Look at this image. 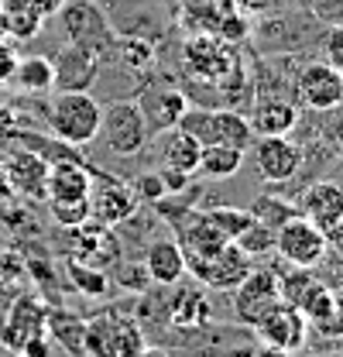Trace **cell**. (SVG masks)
<instances>
[{
  "label": "cell",
  "mask_w": 343,
  "mask_h": 357,
  "mask_svg": "<svg viewBox=\"0 0 343 357\" xmlns=\"http://www.w3.org/2000/svg\"><path fill=\"white\" fill-rule=\"evenodd\" d=\"M48 128L62 144L86 148L100 134V103L86 89H59L48 103Z\"/></svg>",
  "instance_id": "6da1fadb"
},
{
  "label": "cell",
  "mask_w": 343,
  "mask_h": 357,
  "mask_svg": "<svg viewBox=\"0 0 343 357\" xmlns=\"http://www.w3.org/2000/svg\"><path fill=\"white\" fill-rule=\"evenodd\" d=\"M175 128L189 131L199 144H230V148H241V151L251 148V124H247V117L237 114V110H227V107L223 110H203V107L189 110L185 107V114L178 117Z\"/></svg>",
  "instance_id": "7a4b0ae2"
},
{
  "label": "cell",
  "mask_w": 343,
  "mask_h": 357,
  "mask_svg": "<svg viewBox=\"0 0 343 357\" xmlns=\"http://www.w3.org/2000/svg\"><path fill=\"white\" fill-rule=\"evenodd\" d=\"M103 144L114 151V155H137L144 144H148V121L141 114V103L134 100H117V103H107L100 107V134Z\"/></svg>",
  "instance_id": "3957f363"
},
{
  "label": "cell",
  "mask_w": 343,
  "mask_h": 357,
  "mask_svg": "<svg viewBox=\"0 0 343 357\" xmlns=\"http://www.w3.org/2000/svg\"><path fill=\"white\" fill-rule=\"evenodd\" d=\"M330 241L326 234L309 220V217H289L285 223L275 227V251L289 261V265H299V268H312L316 261H323Z\"/></svg>",
  "instance_id": "277c9868"
},
{
  "label": "cell",
  "mask_w": 343,
  "mask_h": 357,
  "mask_svg": "<svg viewBox=\"0 0 343 357\" xmlns=\"http://www.w3.org/2000/svg\"><path fill=\"white\" fill-rule=\"evenodd\" d=\"M59 14L66 21V31H69L73 45H79V48L100 55V59H103V52L114 48V31H110L107 17L100 14V7L93 0H76V3L66 0Z\"/></svg>",
  "instance_id": "5b68a950"
},
{
  "label": "cell",
  "mask_w": 343,
  "mask_h": 357,
  "mask_svg": "<svg viewBox=\"0 0 343 357\" xmlns=\"http://www.w3.org/2000/svg\"><path fill=\"white\" fill-rule=\"evenodd\" d=\"M282 303V292H278V275L268 271V268H251L237 285H234V316L244 323V326H254L257 319L271 306Z\"/></svg>",
  "instance_id": "8992f818"
},
{
  "label": "cell",
  "mask_w": 343,
  "mask_h": 357,
  "mask_svg": "<svg viewBox=\"0 0 343 357\" xmlns=\"http://www.w3.org/2000/svg\"><path fill=\"white\" fill-rule=\"evenodd\" d=\"M251 330L257 333L261 344L282 347V351H292L296 354L302 344H305V337H309V319L299 312V306H292V303L282 299L278 306H271V310L264 312Z\"/></svg>",
  "instance_id": "52a82bcc"
},
{
  "label": "cell",
  "mask_w": 343,
  "mask_h": 357,
  "mask_svg": "<svg viewBox=\"0 0 343 357\" xmlns=\"http://www.w3.org/2000/svg\"><path fill=\"white\" fill-rule=\"evenodd\" d=\"M296 93H299L302 107L316 114H330L343 100V73L333 69L330 62H309L296 79Z\"/></svg>",
  "instance_id": "ba28073f"
},
{
  "label": "cell",
  "mask_w": 343,
  "mask_h": 357,
  "mask_svg": "<svg viewBox=\"0 0 343 357\" xmlns=\"http://www.w3.org/2000/svg\"><path fill=\"white\" fill-rule=\"evenodd\" d=\"M100 185H93L89 189V199H86V206H89V217L96 223H103V227H117V223H124L137 210V192L124 185V182H110L107 176H96Z\"/></svg>",
  "instance_id": "9c48e42d"
},
{
  "label": "cell",
  "mask_w": 343,
  "mask_h": 357,
  "mask_svg": "<svg viewBox=\"0 0 343 357\" xmlns=\"http://www.w3.org/2000/svg\"><path fill=\"white\" fill-rule=\"evenodd\" d=\"M185 268L196 271L199 282H206L210 289H234L247 271H251V255L234 241L227 244L223 251H216L213 258H203V261H189Z\"/></svg>",
  "instance_id": "30bf717a"
},
{
  "label": "cell",
  "mask_w": 343,
  "mask_h": 357,
  "mask_svg": "<svg viewBox=\"0 0 343 357\" xmlns=\"http://www.w3.org/2000/svg\"><path fill=\"white\" fill-rule=\"evenodd\" d=\"M45 326H48V310H45V303H38L35 296H21V299L10 303V310H7L3 330H0V340H3L7 351L17 354L24 340H31V337L45 333Z\"/></svg>",
  "instance_id": "8fae6325"
},
{
  "label": "cell",
  "mask_w": 343,
  "mask_h": 357,
  "mask_svg": "<svg viewBox=\"0 0 343 357\" xmlns=\"http://www.w3.org/2000/svg\"><path fill=\"white\" fill-rule=\"evenodd\" d=\"M254 165L261 178L268 182H289V178L299 172L302 165V151L299 144H292L285 134H271V137H261L254 148Z\"/></svg>",
  "instance_id": "7c38bea8"
},
{
  "label": "cell",
  "mask_w": 343,
  "mask_h": 357,
  "mask_svg": "<svg viewBox=\"0 0 343 357\" xmlns=\"http://www.w3.org/2000/svg\"><path fill=\"white\" fill-rule=\"evenodd\" d=\"M3 176L10 182V192H21L28 199H48V162L38 151H14L3 165Z\"/></svg>",
  "instance_id": "4fadbf2b"
},
{
  "label": "cell",
  "mask_w": 343,
  "mask_h": 357,
  "mask_svg": "<svg viewBox=\"0 0 343 357\" xmlns=\"http://www.w3.org/2000/svg\"><path fill=\"white\" fill-rule=\"evenodd\" d=\"M299 213L309 217L323 234L330 227L343 223V185H337V182H316V185H309L299 199Z\"/></svg>",
  "instance_id": "5bb4252c"
},
{
  "label": "cell",
  "mask_w": 343,
  "mask_h": 357,
  "mask_svg": "<svg viewBox=\"0 0 343 357\" xmlns=\"http://www.w3.org/2000/svg\"><path fill=\"white\" fill-rule=\"evenodd\" d=\"M93 189V172L83 162H55L48 165V196L52 203H86Z\"/></svg>",
  "instance_id": "9a60e30c"
},
{
  "label": "cell",
  "mask_w": 343,
  "mask_h": 357,
  "mask_svg": "<svg viewBox=\"0 0 343 357\" xmlns=\"http://www.w3.org/2000/svg\"><path fill=\"white\" fill-rule=\"evenodd\" d=\"M52 69H55V86L59 89H89V83L100 73V55L86 52L79 45H69L52 62Z\"/></svg>",
  "instance_id": "2e32d148"
},
{
  "label": "cell",
  "mask_w": 343,
  "mask_h": 357,
  "mask_svg": "<svg viewBox=\"0 0 343 357\" xmlns=\"http://www.w3.org/2000/svg\"><path fill=\"white\" fill-rule=\"evenodd\" d=\"M162 144H158V155H162V165L172 172H185V176H196L199 169V151L203 144L182 128H169V131H158Z\"/></svg>",
  "instance_id": "e0dca14e"
},
{
  "label": "cell",
  "mask_w": 343,
  "mask_h": 357,
  "mask_svg": "<svg viewBox=\"0 0 343 357\" xmlns=\"http://www.w3.org/2000/svg\"><path fill=\"white\" fill-rule=\"evenodd\" d=\"M45 21L48 17L35 7V0H0V35H7L10 42L35 38Z\"/></svg>",
  "instance_id": "ac0fdd59"
},
{
  "label": "cell",
  "mask_w": 343,
  "mask_h": 357,
  "mask_svg": "<svg viewBox=\"0 0 343 357\" xmlns=\"http://www.w3.org/2000/svg\"><path fill=\"white\" fill-rule=\"evenodd\" d=\"M247 124H251V134H257V137L289 134L296 124H299V110H296V103H289V100H275V96H268V100H257L254 103Z\"/></svg>",
  "instance_id": "d6986e66"
},
{
  "label": "cell",
  "mask_w": 343,
  "mask_h": 357,
  "mask_svg": "<svg viewBox=\"0 0 343 357\" xmlns=\"http://www.w3.org/2000/svg\"><path fill=\"white\" fill-rule=\"evenodd\" d=\"M144 275L158 285H175L185 275V255L178 241H155L144 251Z\"/></svg>",
  "instance_id": "ffe728a7"
},
{
  "label": "cell",
  "mask_w": 343,
  "mask_h": 357,
  "mask_svg": "<svg viewBox=\"0 0 343 357\" xmlns=\"http://www.w3.org/2000/svg\"><path fill=\"white\" fill-rule=\"evenodd\" d=\"M185 66L196 76H203V79H223L234 69V59L227 55L223 42H216V38H196V42L185 45Z\"/></svg>",
  "instance_id": "44dd1931"
},
{
  "label": "cell",
  "mask_w": 343,
  "mask_h": 357,
  "mask_svg": "<svg viewBox=\"0 0 343 357\" xmlns=\"http://www.w3.org/2000/svg\"><path fill=\"white\" fill-rule=\"evenodd\" d=\"M189 100L178 93V89H158V93H148L141 100V114L148 121V131H169L178 124V117L185 114Z\"/></svg>",
  "instance_id": "7402d4cb"
},
{
  "label": "cell",
  "mask_w": 343,
  "mask_h": 357,
  "mask_svg": "<svg viewBox=\"0 0 343 357\" xmlns=\"http://www.w3.org/2000/svg\"><path fill=\"white\" fill-rule=\"evenodd\" d=\"M10 83L21 86L24 93H48V89H55L52 59H45V55H24V59H17Z\"/></svg>",
  "instance_id": "603a6c76"
},
{
  "label": "cell",
  "mask_w": 343,
  "mask_h": 357,
  "mask_svg": "<svg viewBox=\"0 0 343 357\" xmlns=\"http://www.w3.org/2000/svg\"><path fill=\"white\" fill-rule=\"evenodd\" d=\"M244 165V151L241 148H230V144H203L199 151V169L206 178H230L241 172Z\"/></svg>",
  "instance_id": "cb8c5ba5"
},
{
  "label": "cell",
  "mask_w": 343,
  "mask_h": 357,
  "mask_svg": "<svg viewBox=\"0 0 343 357\" xmlns=\"http://www.w3.org/2000/svg\"><path fill=\"white\" fill-rule=\"evenodd\" d=\"M83 354L86 357H117L114 333H110V316H93L83 323Z\"/></svg>",
  "instance_id": "d4e9b609"
},
{
  "label": "cell",
  "mask_w": 343,
  "mask_h": 357,
  "mask_svg": "<svg viewBox=\"0 0 343 357\" xmlns=\"http://www.w3.org/2000/svg\"><path fill=\"white\" fill-rule=\"evenodd\" d=\"M203 220L213 223L227 241H237V237L254 223V213H251V210H237V206H220V210H206Z\"/></svg>",
  "instance_id": "484cf974"
},
{
  "label": "cell",
  "mask_w": 343,
  "mask_h": 357,
  "mask_svg": "<svg viewBox=\"0 0 343 357\" xmlns=\"http://www.w3.org/2000/svg\"><path fill=\"white\" fill-rule=\"evenodd\" d=\"M110 316V333H114V347H117V357H137L141 347H144V337H141V326L130 319V316Z\"/></svg>",
  "instance_id": "4316f807"
},
{
  "label": "cell",
  "mask_w": 343,
  "mask_h": 357,
  "mask_svg": "<svg viewBox=\"0 0 343 357\" xmlns=\"http://www.w3.org/2000/svg\"><path fill=\"white\" fill-rule=\"evenodd\" d=\"M319 278L309 271V268H299V265H292V271H285L282 278H278V292H282V299L285 303H292V306H299L302 303V296L316 285Z\"/></svg>",
  "instance_id": "83f0119b"
},
{
  "label": "cell",
  "mask_w": 343,
  "mask_h": 357,
  "mask_svg": "<svg viewBox=\"0 0 343 357\" xmlns=\"http://www.w3.org/2000/svg\"><path fill=\"white\" fill-rule=\"evenodd\" d=\"M330 310H333V289H330L326 282H316L299 303V312L309 319V323H312V319H323Z\"/></svg>",
  "instance_id": "f1b7e54d"
},
{
  "label": "cell",
  "mask_w": 343,
  "mask_h": 357,
  "mask_svg": "<svg viewBox=\"0 0 343 357\" xmlns=\"http://www.w3.org/2000/svg\"><path fill=\"white\" fill-rule=\"evenodd\" d=\"M69 278H73V285H76L79 292H89V296H103V292H107V275L93 265L73 261V265H69Z\"/></svg>",
  "instance_id": "f546056e"
},
{
  "label": "cell",
  "mask_w": 343,
  "mask_h": 357,
  "mask_svg": "<svg viewBox=\"0 0 343 357\" xmlns=\"http://www.w3.org/2000/svg\"><path fill=\"white\" fill-rule=\"evenodd\" d=\"M237 244L247 251V255H261V251H271L275 248V227H268V223H261L254 217V223L237 237Z\"/></svg>",
  "instance_id": "4dcf8cb0"
},
{
  "label": "cell",
  "mask_w": 343,
  "mask_h": 357,
  "mask_svg": "<svg viewBox=\"0 0 343 357\" xmlns=\"http://www.w3.org/2000/svg\"><path fill=\"white\" fill-rule=\"evenodd\" d=\"M305 7L312 10V17H319L323 24H343V0H305Z\"/></svg>",
  "instance_id": "1f68e13d"
},
{
  "label": "cell",
  "mask_w": 343,
  "mask_h": 357,
  "mask_svg": "<svg viewBox=\"0 0 343 357\" xmlns=\"http://www.w3.org/2000/svg\"><path fill=\"white\" fill-rule=\"evenodd\" d=\"M52 213L62 227H79L89 220V206L86 203H52Z\"/></svg>",
  "instance_id": "d6a6232c"
},
{
  "label": "cell",
  "mask_w": 343,
  "mask_h": 357,
  "mask_svg": "<svg viewBox=\"0 0 343 357\" xmlns=\"http://www.w3.org/2000/svg\"><path fill=\"white\" fill-rule=\"evenodd\" d=\"M323 62H330L333 69H340L343 73V24H333L330 28V35H326V42H323Z\"/></svg>",
  "instance_id": "836d02e7"
},
{
  "label": "cell",
  "mask_w": 343,
  "mask_h": 357,
  "mask_svg": "<svg viewBox=\"0 0 343 357\" xmlns=\"http://www.w3.org/2000/svg\"><path fill=\"white\" fill-rule=\"evenodd\" d=\"M134 189L144 196V199H162V196H169V189H165V178L162 176H141L137 182H134Z\"/></svg>",
  "instance_id": "e575fe53"
},
{
  "label": "cell",
  "mask_w": 343,
  "mask_h": 357,
  "mask_svg": "<svg viewBox=\"0 0 343 357\" xmlns=\"http://www.w3.org/2000/svg\"><path fill=\"white\" fill-rule=\"evenodd\" d=\"M17 59H21V55L14 52V45H10V42H0V86H3V83H10Z\"/></svg>",
  "instance_id": "d590c367"
},
{
  "label": "cell",
  "mask_w": 343,
  "mask_h": 357,
  "mask_svg": "<svg viewBox=\"0 0 343 357\" xmlns=\"http://www.w3.org/2000/svg\"><path fill=\"white\" fill-rule=\"evenodd\" d=\"M17 354H21V357H48V340H45V333L31 337V340H24Z\"/></svg>",
  "instance_id": "8d00e7d4"
},
{
  "label": "cell",
  "mask_w": 343,
  "mask_h": 357,
  "mask_svg": "<svg viewBox=\"0 0 343 357\" xmlns=\"http://www.w3.org/2000/svg\"><path fill=\"white\" fill-rule=\"evenodd\" d=\"M330 141L337 144V151L343 155V110H337V114L330 117Z\"/></svg>",
  "instance_id": "74e56055"
},
{
  "label": "cell",
  "mask_w": 343,
  "mask_h": 357,
  "mask_svg": "<svg viewBox=\"0 0 343 357\" xmlns=\"http://www.w3.org/2000/svg\"><path fill=\"white\" fill-rule=\"evenodd\" d=\"M62 3H66V0H35V7L42 10L45 17H52V14H59V10H62Z\"/></svg>",
  "instance_id": "f35d334b"
},
{
  "label": "cell",
  "mask_w": 343,
  "mask_h": 357,
  "mask_svg": "<svg viewBox=\"0 0 343 357\" xmlns=\"http://www.w3.org/2000/svg\"><path fill=\"white\" fill-rule=\"evenodd\" d=\"M326 241H333L337 255L343 258V223H337V227H330V230H326Z\"/></svg>",
  "instance_id": "ab89813d"
},
{
  "label": "cell",
  "mask_w": 343,
  "mask_h": 357,
  "mask_svg": "<svg viewBox=\"0 0 343 357\" xmlns=\"http://www.w3.org/2000/svg\"><path fill=\"white\" fill-rule=\"evenodd\" d=\"M254 357H296L292 351H282V347H268V344H261L254 351Z\"/></svg>",
  "instance_id": "60d3db41"
},
{
  "label": "cell",
  "mask_w": 343,
  "mask_h": 357,
  "mask_svg": "<svg viewBox=\"0 0 343 357\" xmlns=\"http://www.w3.org/2000/svg\"><path fill=\"white\" fill-rule=\"evenodd\" d=\"M137 357H169V354H165L162 347H141V354Z\"/></svg>",
  "instance_id": "b9f144b4"
},
{
  "label": "cell",
  "mask_w": 343,
  "mask_h": 357,
  "mask_svg": "<svg viewBox=\"0 0 343 357\" xmlns=\"http://www.w3.org/2000/svg\"><path fill=\"white\" fill-rule=\"evenodd\" d=\"M0 196H10V182L3 176V165H0Z\"/></svg>",
  "instance_id": "7bdbcfd3"
},
{
  "label": "cell",
  "mask_w": 343,
  "mask_h": 357,
  "mask_svg": "<svg viewBox=\"0 0 343 357\" xmlns=\"http://www.w3.org/2000/svg\"><path fill=\"white\" fill-rule=\"evenodd\" d=\"M333 306L343 312V285H340V289H333Z\"/></svg>",
  "instance_id": "ee69618b"
},
{
  "label": "cell",
  "mask_w": 343,
  "mask_h": 357,
  "mask_svg": "<svg viewBox=\"0 0 343 357\" xmlns=\"http://www.w3.org/2000/svg\"><path fill=\"white\" fill-rule=\"evenodd\" d=\"M326 357H343V354H326Z\"/></svg>",
  "instance_id": "f6af8a7d"
},
{
  "label": "cell",
  "mask_w": 343,
  "mask_h": 357,
  "mask_svg": "<svg viewBox=\"0 0 343 357\" xmlns=\"http://www.w3.org/2000/svg\"><path fill=\"white\" fill-rule=\"evenodd\" d=\"M0 357H7V354H3V351H0Z\"/></svg>",
  "instance_id": "bcb514c9"
},
{
  "label": "cell",
  "mask_w": 343,
  "mask_h": 357,
  "mask_svg": "<svg viewBox=\"0 0 343 357\" xmlns=\"http://www.w3.org/2000/svg\"><path fill=\"white\" fill-rule=\"evenodd\" d=\"M340 107H343V100H340Z\"/></svg>",
  "instance_id": "7dc6e473"
}]
</instances>
